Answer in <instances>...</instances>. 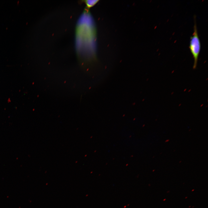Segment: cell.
Listing matches in <instances>:
<instances>
[{
    "instance_id": "obj_1",
    "label": "cell",
    "mask_w": 208,
    "mask_h": 208,
    "mask_svg": "<svg viewBox=\"0 0 208 208\" xmlns=\"http://www.w3.org/2000/svg\"><path fill=\"white\" fill-rule=\"evenodd\" d=\"M95 37L93 19L88 9L86 8L78 20L75 30L77 55L81 64L86 70L87 66L94 60L93 52L94 50Z\"/></svg>"
},
{
    "instance_id": "obj_2",
    "label": "cell",
    "mask_w": 208,
    "mask_h": 208,
    "mask_svg": "<svg viewBox=\"0 0 208 208\" xmlns=\"http://www.w3.org/2000/svg\"><path fill=\"white\" fill-rule=\"evenodd\" d=\"M189 49L194 58L193 68L195 69L197 67L201 49V43L198 35L195 17L194 18V32L190 38Z\"/></svg>"
},
{
    "instance_id": "obj_3",
    "label": "cell",
    "mask_w": 208,
    "mask_h": 208,
    "mask_svg": "<svg viewBox=\"0 0 208 208\" xmlns=\"http://www.w3.org/2000/svg\"><path fill=\"white\" fill-rule=\"evenodd\" d=\"M86 5L87 8H90L95 5L99 0H86L83 1Z\"/></svg>"
}]
</instances>
